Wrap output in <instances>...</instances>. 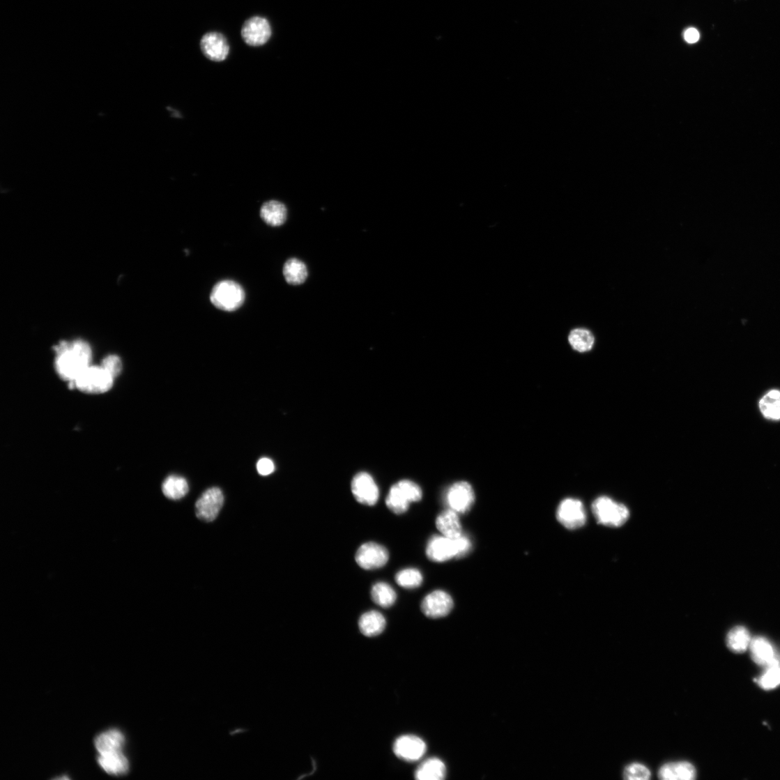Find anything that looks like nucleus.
<instances>
[{"label": "nucleus", "mask_w": 780, "mask_h": 780, "mask_svg": "<svg viewBox=\"0 0 780 780\" xmlns=\"http://www.w3.org/2000/svg\"><path fill=\"white\" fill-rule=\"evenodd\" d=\"M54 351V369L59 377L68 384L74 383L92 365V348L83 339L59 342Z\"/></svg>", "instance_id": "nucleus-1"}, {"label": "nucleus", "mask_w": 780, "mask_h": 780, "mask_svg": "<svg viewBox=\"0 0 780 780\" xmlns=\"http://www.w3.org/2000/svg\"><path fill=\"white\" fill-rule=\"evenodd\" d=\"M471 549L470 539L462 535L456 539L434 535L429 541L427 556L434 563H445L466 556Z\"/></svg>", "instance_id": "nucleus-2"}, {"label": "nucleus", "mask_w": 780, "mask_h": 780, "mask_svg": "<svg viewBox=\"0 0 780 780\" xmlns=\"http://www.w3.org/2000/svg\"><path fill=\"white\" fill-rule=\"evenodd\" d=\"M114 380L101 365H91L69 387L86 394H104L113 388Z\"/></svg>", "instance_id": "nucleus-3"}, {"label": "nucleus", "mask_w": 780, "mask_h": 780, "mask_svg": "<svg viewBox=\"0 0 780 780\" xmlns=\"http://www.w3.org/2000/svg\"><path fill=\"white\" fill-rule=\"evenodd\" d=\"M592 510L597 523L605 526H622L629 517V511L625 505L615 502L608 496L596 498Z\"/></svg>", "instance_id": "nucleus-4"}, {"label": "nucleus", "mask_w": 780, "mask_h": 780, "mask_svg": "<svg viewBox=\"0 0 780 780\" xmlns=\"http://www.w3.org/2000/svg\"><path fill=\"white\" fill-rule=\"evenodd\" d=\"M210 299L216 308L225 312H234L244 304L245 293L238 284L227 280L217 283L213 287Z\"/></svg>", "instance_id": "nucleus-5"}, {"label": "nucleus", "mask_w": 780, "mask_h": 780, "mask_svg": "<svg viewBox=\"0 0 780 780\" xmlns=\"http://www.w3.org/2000/svg\"><path fill=\"white\" fill-rule=\"evenodd\" d=\"M422 498V491L413 482L404 480L393 485L386 498L387 507L394 513H405L413 503Z\"/></svg>", "instance_id": "nucleus-6"}, {"label": "nucleus", "mask_w": 780, "mask_h": 780, "mask_svg": "<svg viewBox=\"0 0 780 780\" xmlns=\"http://www.w3.org/2000/svg\"><path fill=\"white\" fill-rule=\"evenodd\" d=\"M558 521L569 530L583 527L587 519L586 510L581 502L575 498H566L556 511Z\"/></svg>", "instance_id": "nucleus-7"}, {"label": "nucleus", "mask_w": 780, "mask_h": 780, "mask_svg": "<svg viewBox=\"0 0 780 780\" xmlns=\"http://www.w3.org/2000/svg\"><path fill=\"white\" fill-rule=\"evenodd\" d=\"M244 42L251 47L265 45L272 36V28L265 17L254 16L247 20L242 29Z\"/></svg>", "instance_id": "nucleus-8"}, {"label": "nucleus", "mask_w": 780, "mask_h": 780, "mask_svg": "<svg viewBox=\"0 0 780 780\" xmlns=\"http://www.w3.org/2000/svg\"><path fill=\"white\" fill-rule=\"evenodd\" d=\"M224 503V496L221 489L213 487L208 489L196 503L197 517L204 521L212 522L217 517Z\"/></svg>", "instance_id": "nucleus-9"}, {"label": "nucleus", "mask_w": 780, "mask_h": 780, "mask_svg": "<svg viewBox=\"0 0 780 780\" xmlns=\"http://www.w3.org/2000/svg\"><path fill=\"white\" fill-rule=\"evenodd\" d=\"M355 558L359 567L366 570H373L381 568L388 563L389 553L381 545L367 543L358 549Z\"/></svg>", "instance_id": "nucleus-10"}, {"label": "nucleus", "mask_w": 780, "mask_h": 780, "mask_svg": "<svg viewBox=\"0 0 780 780\" xmlns=\"http://www.w3.org/2000/svg\"><path fill=\"white\" fill-rule=\"evenodd\" d=\"M393 751L395 754L404 761L414 763L424 756L427 751V744L421 737L406 735L396 740Z\"/></svg>", "instance_id": "nucleus-11"}, {"label": "nucleus", "mask_w": 780, "mask_h": 780, "mask_svg": "<svg viewBox=\"0 0 780 780\" xmlns=\"http://www.w3.org/2000/svg\"><path fill=\"white\" fill-rule=\"evenodd\" d=\"M475 494L472 487L467 482H461L453 484L446 494V503L450 508L457 514H465L473 507Z\"/></svg>", "instance_id": "nucleus-12"}, {"label": "nucleus", "mask_w": 780, "mask_h": 780, "mask_svg": "<svg viewBox=\"0 0 780 780\" xmlns=\"http://www.w3.org/2000/svg\"><path fill=\"white\" fill-rule=\"evenodd\" d=\"M352 493L359 503L367 506L376 504L379 491L373 477L367 473H358L353 479Z\"/></svg>", "instance_id": "nucleus-13"}, {"label": "nucleus", "mask_w": 780, "mask_h": 780, "mask_svg": "<svg viewBox=\"0 0 780 780\" xmlns=\"http://www.w3.org/2000/svg\"><path fill=\"white\" fill-rule=\"evenodd\" d=\"M454 607L453 599L450 595L443 590H435L427 595L423 599L422 611L431 618H439L448 615Z\"/></svg>", "instance_id": "nucleus-14"}, {"label": "nucleus", "mask_w": 780, "mask_h": 780, "mask_svg": "<svg viewBox=\"0 0 780 780\" xmlns=\"http://www.w3.org/2000/svg\"><path fill=\"white\" fill-rule=\"evenodd\" d=\"M201 48L208 59L216 63L224 61L230 51L227 38L217 32L205 34L201 41Z\"/></svg>", "instance_id": "nucleus-15"}, {"label": "nucleus", "mask_w": 780, "mask_h": 780, "mask_svg": "<svg viewBox=\"0 0 780 780\" xmlns=\"http://www.w3.org/2000/svg\"><path fill=\"white\" fill-rule=\"evenodd\" d=\"M749 649L754 662L763 668L767 666L774 661L777 653V650L764 636L753 638Z\"/></svg>", "instance_id": "nucleus-16"}, {"label": "nucleus", "mask_w": 780, "mask_h": 780, "mask_svg": "<svg viewBox=\"0 0 780 780\" xmlns=\"http://www.w3.org/2000/svg\"><path fill=\"white\" fill-rule=\"evenodd\" d=\"M98 763L109 774L123 775L129 770L128 759L123 751L99 754Z\"/></svg>", "instance_id": "nucleus-17"}, {"label": "nucleus", "mask_w": 780, "mask_h": 780, "mask_svg": "<svg viewBox=\"0 0 780 780\" xmlns=\"http://www.w3.org/2000/svg\"><path fill=\"white\" fill-rule=\"evenodd\" d=\"M696 777L694 766L688 762L667 763L658 772V777L663 780H693Z\"/></svg>", "instance_id": "nucleus-18"}, {"label": "nucleus", "mask_w": 780, "mask_h": 780, "mask_svg": "<svg viewBox=\"0 0 780 780\" xmlns=\"http://www.w3.org/2000/svg\"><path fill=\"white\" fill-rule=\"evenodd\" d=\"M436 526L443 535L452 539H456L464 535L457 513L450 509L438 514L436 519Z\"/></svg>", "instance_id": "nucleus-19"}, {"label": "nucleus", "mask_w": 780, "mask_h": 780, "mask_svg": "<svg viewBox=\"0 0 780 780\" xmlns=\"http://www.w3.org/2000/svg\"><path fill=\"white\" fill-rule=\"evenodd\" d=\"M125 744L124 735L116 729L104 732L95 739V747L98 754L123 751Z\"/></svg>", "instance_id": "nucleus-20"}, {"label": "nucleus", "mask_w": 780, "mask_h": 780, "mask_svg": "<svg viewBox=\"0 0 780 780\" xmlns=\"http://www.w3.org/2000/svg\"><path fill=\"white\" fill-rule=\"evenodd\" d=\"M360 631L367 636H376L382 634L386 627L384 615L378 611H371L364 613L359 619Z\"/></svg>", "instance_id": "nucleus-21"}, {"label": "nucleus", "mask_w": 780, "mask_h": 780, "mask_svg": "<svg viewBox=\"0 0 780 780\" xmlns=\"http://www.w3.org/2000/svg\"><path fill=\"white\" fill-rule=\"evenodd\" d=\"M446 774L444 763L437 758H431L418 767L415 777L418 780H442Z\"/></svg>", "instance_id": "nucleus-22"}, {"label": "nucleus", "mask_w": 780, "mask_h": 780, "mask_svg": "<svg viewBox=\"0 0 780 780\" xmlns=\"http://www.w3.org/2000/svg\"><path fill=\"white\" fill-rule=\"evenodd\" d=\"M287 214L286 207L276 201L266 203L260 210V216L267 224L271 227L283 225L286 221Z\"/></svg>", "instance_id": "nucleus-23"}, {"label": "nucleus", "mask_w": 780, "mask_h": 780, "mask_svg": "<svg viewBox=\"0 0 780 780\" xmlns=\"http://www.w3.org/2000/svg\"><path fill=\"white\" fill-rule=\"evenodd\" d=\"M765 671L754 682L763 689L770 691L780 686V652L777 651L774 661L765 667Z\"/></svg>", "instance_id": "nucleus-24"}, {"label": "nucleus", "mask_w": 780, "mask_h": 780, "mask_svg": "<svg viewBox=\"0 0 780 780\" xmlns=\"http://www.w3.org/2000/svg\"><path fill=\"white\" fill-rule=\"evenodd\" d=\"M284 275L289 284L301 285L306 282L308 277V270L302 260L292 258L289 259L284 265Z\"/></svg>", "instance_id": "nucleus-25"}, {"label": "nucleus", "mask_w": 780, "mask_h": 780, "mask_svg": "<svg viewBox=\"0 0 780 780\" xmlns=\"http://www.w3.org/2000/svg\"><path fill=\"white\" fill-rule=\"evenodd\" d=\"M751 639V634L746 627L737 626L729 632L726 642L728 648L732 652L743 653L749 648Z\"/></svg>", "instance_id": "nucleus-26"}, {"label": "nucleus", "mask_w": 780, "mask_h": 780, "mask_svg": "<svg viewBox=\"0 0 780 780\" xmlns=\"http://www.w3.org/2000/svg\"><path fill=\"white\" fill-rule=\"evenodd\" d=\"M572 348L579 353H586L592 350L595 339L592 332L583 328L572 330L568 336Z\"/></svg>", "instance_id": "nucleus-27"}, {"label": "nucleus", "mask_w": 780, "mask_h": 780, "mask_svg": "<svg viewBox=\"0 0 780 780\" xmlns=\"http://www.w3.org/2000/svg\"><path fill=\"white\" fill-rule=\"evenodd\" d=\"M162 491L168 498L178 500L187 495L189 485L185 478L178 475H170L163 483Z\"/></svg>", "instance_id": "nucleus-28"}, {"label": "nucleus", "mask_w": 780, "mask_h": 780, "mask_svg": "<svg viewBox=\"0 0 780 780\" xmlns=\"http://www.w3.org/2000/svg\"><path fill=\"white\" fill-rule=\"evenodd\" d=\"M760 411L770 420H780V391L771 390L759 402Z\"/></svg>", "instance_id": "nucleus-29"}, {"label": "nucleus", "mask_w": 780, "mask_h": 780, "mask_svg": "<svg viewBox=\"0 0 780 780\" xmlns=\"http://www.w3.org/2000/svg\"><path fill=\"white\" fill-rule=\"evenodd\" d=\"M373 602L383 608H390L394 605L397 594L394 589L385 583H376L372 588Z\"/></svg>", "instance_id": "nucleus-30"}, {"label": "nucleus", "mask_w": 780, "mask_h": 780, "mask_svg": "<svg viewBox=\"0 0 780 780\" xmlns=\"http://www.w3.org/2000/svg\"><path fill=\"white\" fill-rule=\"evenodd\" d=\"M395 581L398 586L404 588L415 589L422 586L423 575L416 569H406L397 572Z\"/></svg>", "instance_id": "nucleus-31"}, {"label": "nucleus", "mask_w": 780, "mask_h": 780, "mask_svg": "<svg viewBox=\"0 0 780 780\" xmlns=\"http://www.w3.org/2000/svg\"><path fill=\"white\" fill-rule=\"evenodd\" d=\"M651 772L644 765L633 763L628 765L624 772V778L629 780H647L650 779Z\"/></svg>", "instance_id": "nucleus-32"}, {"label": "nucleus", "mask_w": 780, "mask_h": 780, "mask_svg": "<svg viewBox=\"0 0 780 780\" xmlns=\"http://www.w3.org/2000/svg\"><path fill=\"white\" fill-rule=\"evenodd\" d=\"M101 365L114 378L121 374L123 370V364L121 358L116 354H109L102 360Z\"/></svg>", "instance_id": "nucleus-33"}, {"label": "nucleus", "mask_w": 780, "mask_h": 780, "mask_svg": "<svg viewBox=\"0 0 780 780\" xmlns=\"http://www.w3.org/2000/svg\"><path fill=\"white\" fill-rule=\"evenodd\" d=\"M257 469L258 473L262 475H268L273 473L275 466L273 462L269 458L260 459L257 464Z\"/></svg>", "instance_id": "nucleus-34"}, {"label": "nucleus", "mask_w": 780, "mask_h": 780, "mask_svg": "<svg viewBox=\"0 0 780 780\" xmlns=\"http://www.w3.org/2000/svg\"><path fill=\"white\" fill-rule=\"evenodd\" d=\"M684 36L685 41L691 45L696 43L700 38L699 32L694 28H689L687 29L685 32Z\"/></svg>", "instance_id": "nucleus-35"}]
</instances>
